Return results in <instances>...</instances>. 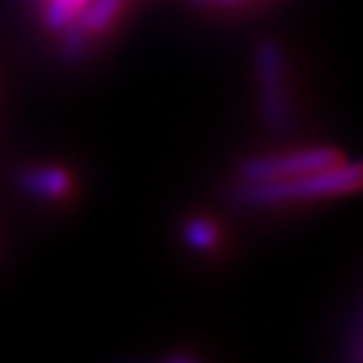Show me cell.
Returning a JSON list of instances; mask_svg holds the SVG:
<instances>
[{
	"mask_svg": "<svg viewBox=\"0 0 363 363\" xmlns=\"http://www.w3.org/2000/svg\"><path fill=\"white\" fill-rule=\"evenodd\" d=\"M18 187L30 197L58 199L71 187V177L58 167H26L16 177Z\"/></svg>",
	"mask_w": 363,
	"mask_h": 363,
	"instance_id": "cell-4",
	"label": "cell"
},
{
	"mask_svg": "<svg viewBox=\"0 0 363 363\" xmlns=\"http://www.w3.org/2000/svg\"><path fill=\"white\" fill-rule=\"evenodd\" d=\"M215 3H220V6H238L242 0H215Z\"/></svg>",
	"mask_w": 363,
	"mask_h": 363,
	"instance_id": "cell-9",
	"label": "cell"
},
{
	"mask_svg": "<svg viewBox=\"0 0 363 363\" xmlns=\"http://www.w3.org/2000/svg\"><path fill=\"white\" fill-rule=\"evenodd\" d=\"M124 0H86L81 6L76 21L84 26L89 33H99V30L108 28L111 21L116 18V13L121 11Z\"/></svg>",
	"mask_w": 363,
	"mask_h": 363,
	"instance_id": "cell-5",
	"label": "cell"
},
{
	"mask_svg": "<svg viewBox=\"0 0 363 363\" xmlns=\"http://www.w3.org/2000/svg\"><path fill=\"white\" fill-rule=\"evenodd\" d=\"M335 162H340V154L335 149H295V152L242 159L238 167V177L240 182L285 179V177L325 169Z\"/></svg>",
	"mask_w": 363,
	"mask_h": 363,
	"instance_id": "cell-3",
	"label": "cell"
},
{
	"mask_svg": "<svg viewBox=\"0 0 363 363\" xmlns=\"http://www.w3.org/2000/svg\"><path fill=\"white\" fill-rule=\"evenodd\" d=\"M197 3H204V0H197Z\"/></svg>",
	"mask_w": 363,
	"mask_h": 363,
	"instance_id": "cell-10",
	"label": "cell"
},
{
	"mask_svg": "<svg viewBox=\"0 0 363 363\" xmlns=\"http://www.w3.org/2000/svg\"><path fill=\"white\" fill-rule=\"evenodd\" d=\"M361 187V164L358 162H335L325 169L285 177L267 182H240L235 202L242 207H275V204L301 202V199L348 194Z\"/></svg>",
	"mask_w": 363,
	"mask_h": 363,
	"instance_id": "cell-1",
	"label": "cell"
},
{
	"mask_svg": "<svg viewBox=\"0 0 363 363\" xmlns=\"http://www.w3.org/2000/svg\"><path fill=\"white\" fill-rule=\"evenodd\" d=\"M217 227L204 217H192V220L184 225V242L187 247H192L194 252H210L217 245Z\"/></svg>",
	"mask_w": 363,
	"mask_h": 363,
	"instance_id": "cell-6",
	"label": "cell"
},
{
	"mask_svg": "<svg viewBox=\"0 0 363 363\" xmlns=\"http://www.w3.org/2000/svg\"><path fill=\"white\" fill-rule=\"evenodd\" d=\"M84 3L86 0H51L45 6V26L53 30H61L66 23H71L79 16Z\"/></svg>",
	"mask_w": 363,
	"mask_h": 363,
	"instance_id": "cell-8",
	"label": "cell"
},
{
	"mask_svg": "<svg viewBox=\"0 0 363 363\" xmlns=\"http://www.w3.org/2000/svg\"><path fill=\"white\" fill-rule=\"evenodd\" d=\"M255 79L260 91V113L270 131L283 134L293 124L288 84H285V53L275 40H262L255 48Z\"/></svg>",
	"mask_w": 363,
	"mask_h": 363,
	"instance_id": "cell-2",
	"label": "cell"
},
{
	"mask_svg": "<svg viewBox=\"0 0 363 363\" xmlns=\"http://www.w3.org/2000/svg\"><path fill=\"white\" fill-rule=\"evenodd\" d=\"M86 35H89V30H86L76 18L63 26L61 28V58L63 61L66 63L81 61V56H84V51H86Z\"/></svg>",
	"mask_w": 363,
	"mask_h": 363,
	"instance_id": "cell-7",
	"label": "cell"
}]
</instances>
